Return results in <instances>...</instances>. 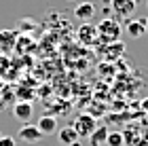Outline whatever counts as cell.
<instances>
[{
  "mask_svg": "<svg viewBox=\"0 0 148 146\" xmlns=\"http://www.w3.org/2000/svg\"><path fill=\"white\" fill-rule=\"evenodd\" d=\"M95 30H97V40L108 42V45L110 42H116L121 38V32H123L121 23L116 21V19H112V17H104L102 21L95 25Z\"/></svg>",
  "mask_w": 148,
  "mask_h": 146,
  "instance_id": "obj_1",
  "label": "cell"
},
{
  "mask_svg": "<svg viewBox=\"0 0 148 146\" xmlns=\"http://www.w3.org/2000/svg\"><path fill=\"white\" fill-rule=\"evenodd\" d=\"M72 127L76 129L78 138H89L93 134V129L97 127V125H95V117H91V114H78L76 119H74Z\"/></svg>",
  "mask_w": 148,
  "mask_h": 146,
  "instance_id": "obj_2",
  "label": "cell"
},
{
  "mask_svg": "<svg viewBox=\"0 0 148 146\" xmlns=\"http://www.w3.org/2000/svg\"><path fill=\"white\" fill-rule=\"evenodd\" d=\"M136 6L138 4L133 0H110V11H114V15L119 19H123V21H127L129 15H133Z\"/></svg>",
  "mask_w": 148,
  "mask_h": 146,
  "instance_id": "obj_3",
  "label": "cell"
},
{
  "mask_svg": "<svg viewBox=\"0 0 148 146\" xmlns=\"http://www.w3.org/2000/svg\"><path fill=\"white\" fill-rule=\"evenodd\" d=\"M19 140L21 142H28V144H34V142H38L40 138H42V134L38 131V127L36 125H30V123H23L21 127H19Z\"/></svg>",
  "mask_w": 148,
  "mask_h": 146,
  "instance_id": "obj_4",
  "label": "cell"
},
{
  "mask_svg": "<svg viewBox=\"0 0 148 146\" xmlns=\"http://www.w3.org/2000/svg\"><path fill=\"white\" fill-rule=\"evenodd\" d=\"M36 127H38V131L42 136H51V134H55V131L59 129L57 127V119L53 117V114H42V117L38 119Z\"/></svg>",
  "mask_w": 148,
  "mask_h": 146,
  "instance_id": "obj_5",
  "label": "cell"
},
{
  "mask_svg": "<svg viewBox=\"0 0 148 146\" xmlns=\"http://www.w3.org/2000/svg\"><path fill=\"white\" fill-rule=\"evenodd\" d=\"M57 138H59V144H62V146H74V144H78V140H80L78 134H76V129H74L72 125L57 129Z\"/></svg>",
  "mask_w": 148,
  "mask_h": 146,
  "instance_id": "obj_6",
  "label": "cell"
},
{
  "mask_svg": "<svg viewBox=\"0 0 148 146\" xmlns=\"http://www.w3.org/2000/svg\"><path fill=\"white\" fill-rule=\"evenodd\" d=\"M127 34H129V38H142L146 34V25H144V19H127L125 21V28H123Z\"/></svg>",
  "mask_w": 148,
  "mask_h": 146,
  "instance_id": "obj_7",
  "label": "cell"
},
{
  "mask_svg": "<svg viewBox=\"0 0 148 146\" xmlns=\"http://www.w3.org/2000/svg\"><path fill=\"white\" fill-rule=\"evenodd\" d=\"M78 40L83 42V45H93V42H97V30H95V25H91V23H83L78 28Z\"/></svg>",
  "mask_w": 148,
  "mask_h": 146,
  "instance_id": "obj_8",
  "label": "cell"
},
{
  "mask_svg": "<svg viewBox=\"0 0 148 146\" xmlns=\"http://www.w3.org/2000/svg\"><path fill=\"white\" fill-rule=\"evenodd\" d=\"M32 112H34V108H32V104L30 102H19L13 106V114H15L17 121H21V123H28L30 119H32Z\"/></svg>",
  "mask_w": 148,
  "mask_h": 146,
  "instance_id": "obj_9",
  "label": "cell"
},
{
  "mask_svg": "<svg viewBox=\"0 0 148 146\" xmlns=\"http://www.w3.org/2000/svg\"><path fill=\"white\" fill-rule=\"evenodd\" d=\"M15 40H17V32L15 30H0V51L6 53V51H13L15 49Z\"/></svg>",
  "mask_w": 148,
  "mask_h": 146,
  "instance_id": "obj_10",
  "label": "cell"
},
{
  "mask_svg": "<svg viewBox=\"0 0 148 146\" xmlns=\"http://www.w3.org/2000/svg\"><path fill=\"white\" fill-rule=\"evenodd\" d=\"M93 15H95V4L93 2H78L76 9H74V17L80 19V21H89Z\"/></svg>",
  "mask_w": 148,
  "mask_h": 146,
  "instance_id": "obj_11",
  "label": "cell"
},
{
  "mask_svg": "<svg viewBox=\"0 0 148 146\" xmlns=\"http://www.w3.org/2000/svg\"><path fill=\"white\" fill-rule=\"evenodd\" d=\"M108 127H95L93 129V134L89 136V142L91 146H104L106 144V138H108Z\"/></svg>",
  "mask_w": 148,
  "mask_h": 146,
  "instance_id": "obj_12",
  "label": "cell"
},
{
  "mask_svg": "<svg viewBox=\"0 0 148 146\" xmlns=\"http://www.w3.org/2000/svg\"><path fill=\"white\" fill-rule=\"evenodd\" d=\"M106 146H125L123 134H121V131H108V138H106Z\"/></svg>",
  "mask_w": 148,
  "mask_h": 146,
  "instance_id": "obj_13",
  "label": "cell"
},
{
  "mask_svg": "<svg viewBox=\"0 0 148 146\" xmlns=\"http://www.w3.org/2000/svg\"><path fill=\"white\" fill-rule=\"evenodd\" d=\"M32 45H34V42H32L30 38L21 36V38H17V40H15V49H17L19 53H25L28 49H32Z\"/></svg>",
  "mask_w": 148,
  "mask_h": 146,
  "instance_id": "obj_14",
  "label": "cell"
},
{
  "mask_svg": "<svg viewBox=\"0 0 148 146\" xmlns=\"http://www.w3.org/2000/svg\"><path fill=\"white\" fill-rule=\"evenodd\" d=\"M11 70V59L4 55V53H0V78H4V74Z\"/></svg>",
  "mask_w": 148,
  "mask_h": 146,
  "instance_id": "obj_15",
  "label": "cell"
},
{
  "mask_svg": "<svg viewBox=\"0 0 148 146\" xmlns=\"http://www.w3.org/2000/svg\"><path fill=\"white\" fill-rule=\"evenodd\" d=\"M0 146H17V142L11 136H0Z\"/></svg>",
  "mask_w": 148,
  "mask_h": 146,
  "instance_id": "obj_16",
  "label": "cell"
},
{
  "mask_svg": "<svg viewBox=\"0 0 148 146\" xmlns=\"http://www.w3.org/2000/svg\"><path fill=\"white\" fill-rule=\"evenodd\" d=\"M142 110H146V112H148V97H144V99H142Z\"/></svg>",
  "mask_w": 148,
  "mask_h": 146,
  "instance_id": "obj_17",
  "label": "cell"
},
{
  "mask_svg": "<svg viewBox=\"0 0 148 146\" xmlns=\"http://www.w3.org/2000/svg\"><path fill=\"white\" fill-rule=\"evenodd\" d=\"M2 89H4V81L0 78V93H2Z\"/></svg>",
  "mask_w": 148,
  "mask_h": 146,
  "instance_id": "obj_18",
  "label": "cell"
},
{
  "mask_svg": "<svg viewBox=\"0 0 148 146\" xmlns=\"http://www.w3.org/2000/svg\"><path fill=\"white\" fill-rule=\"evenodd\" d=\"M102 4L104 6H110V0H102Z\"/></svg>",
  "mask_w": 148,
  "mask_h": 146,
  "instance_id": "obj_19",
  "label": "cell"
},
{
  "mask_svg": "<svg viewBox=\"0 0 148 146\" xmlns=\"http://www.w3.org/2000/svg\"><path fill=\"white\" fill-rule=\"evenodd\" d=\"M144 25H146V34H148V17L144 19Z\"/></svg>",
  "mask_w": 148,
  "mask_h": 146,
  "instance_id": "obj_20",
  "label": "cell"
},
{
  "mask_svg": "<svg viewBox=\"0 0 148 146\" xmlns=\"http://www.w3.org/2000/svg\"><path fill=\"white\" fill-rule=\"evenodd\" d=\"M133 2H136V4H140V2H142V0H133Z\"/></svg>",
  "mask_w": 148,
  "mask_h": 146,
  "instance_id": "obj_21",
  "label": "cell"
},
{
  "mask_svg": "<svg viewBox=\"0 0 148 146\" xmlns=\"http://www.w3.org/2000/svg\"><path fill=\"white\" fill-rule=\"evenodd\" d=\"M59 146H62V144H59Z\"/></svg>",
  "mask_w": 148,
  "mask_h": 146,
  "instance_id": "obj_22",
  "label": "cell"
}]
</instances>
